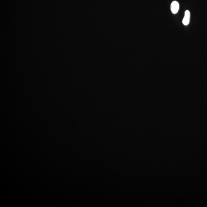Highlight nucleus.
Returning a JSON list of instances; mask_svg holds the SVG:
<instances>
[{
  "label": "nucleus",
  "instance_id": "f03ea898",
  "mask_svg": "<svg viewBox=\"0 0 207 207\" xmlns=\"http://www.w3.org/2000/svg\"><path fill=\"white\" fill-rule=\"evenodd\" d=\"M190 13L188 10H186L185 12L184 18L182 21V23L184 25H187L189 24L190 20Z\"/></svg>",
  "mask_w": 207,
  "mask_h": 207
},
{
  "label": "nucleus",
  "instance_id": "f257e3e1",
  "mask_svg": "<svg viewBox=\"0 0 207 207\" xmlns=\"http://www.w3.org/2000/svg\"><path fill=\"white\" fill-rule=\"evenodd\" d=\"M179 9V4L178 2L174 1L171 4V10L173 14H176L178 12Z\"/></svg>",
  "mask_w": 207,
  "mask_h": 207
}]
</instances>
